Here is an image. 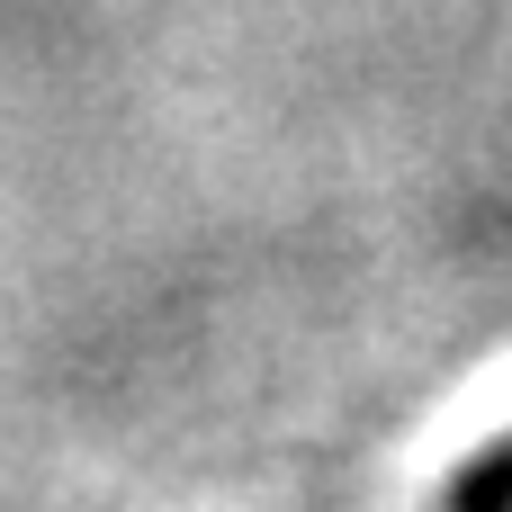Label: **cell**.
Instances as JSON below:
<instances>
[{
    "mask_svg": "<svg viewBox=\"0 0 512 512\" xmlns=\"http://www.w3.org/2000/svg\"><path fill=\"white\" fill-rule=\"evenodd\" d=\"M441 512H512V432L495 441V450H477V459L450 477Z\"/></svg>",
    "mask_w": 512,
    "mask_h": 512,
    "instance_id": "1",
    "label": "cell"
}]
</instances>
